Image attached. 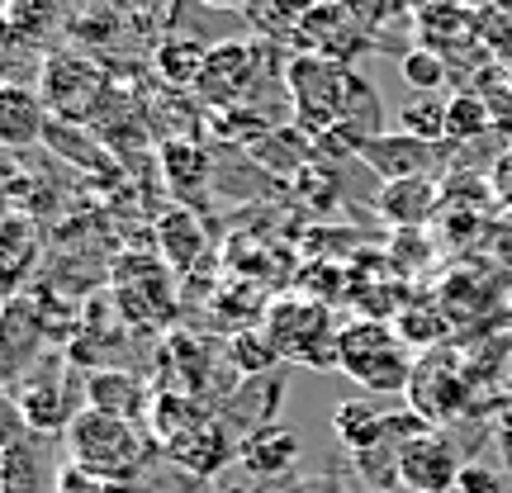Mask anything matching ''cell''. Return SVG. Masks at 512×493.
Wrapping results in <instances>:
<instances>
[{
    "mask_svg": "<svg viewBox=\"0 0 512 493\" xmlns=\"http://www.w3.org/2000/svg\"><path fill=\"white\" fill-rule=\"evenodd\" d=\"M394 328H399L403 342H418V347H437L441 337H446V318H441L437 304H427V313H422V309H408L399 323H394Z\"/></svg>",
    "mask_w": 512,
    "mask_h": 493,
    "instance_id": "29",
    "label": "cell"
},
{
    "mask_svg": "<svg viewBox=\"0 0 512 493\" xmlns=\"http://www.w3.org/2000/svg\"><path fill=\"white\" fill-rule=\"evenodd\" d=\"M86 408L95 413H110V418L124 422H143L147 408H152V394L138 375L128 370H91L86 375Z\"/></svg>",
    "mask_w": 512,
    "mask_h": 493,
    "instance_id": "14",
    "label": "cell"
},
{
    "mask_svg": "<svg viewBox=\"0 0 512 493\" xmlns=\"http://www.w3.org/2000/svg\"><path fill=\"white\" fill-rule=\"evenodd\" d=\"M204 10H252V0H195Z\"/></svg>",
    "mask_w": 512,
    "mask_h": 493,
    "instance_id": "35",
    "label": "cell"
},
{
    "mask_svg": "<svg viewBox=\"0 0 512 493\" xmlns=\"http://www.w3.org/2000/svg\"><path fill=\"white\" fill-rule=\"evenodd\" d=\"M403 399L413 403V418H422V422L456 418L460 408H465V375H460L456 351L437 347L427 361H418Z\"/></svg>",
    "mask_w": 512,
    "mask_h": 493,
    "instance_id": "9",
    "label": "cell"
},
{
    "mask_svg": "<svg viewBox=\"0 0 512 493\" xmlns=\"http://www.w3.org/2000/svg\"><path fill=\"white\" fill-rule=\"evenodd\" d=\"M456 493H503V475H498L494 465L470 460V465L460 470V479H456Z\"/></svg>",
    "mask_w": 512,
    "mask_h": 493,
    "instance_id": "31",
    "label": "cell"
},
{
    "mask_svg": "<svg viewBox=\"0 0 512 493\" xmlns=\"http://www.w3.org/2000/svg\"><path fill=\"white\" fill-rule=\"evenodd\" d=\"M53 493H114V489L100 484V479H91V475H81L76 465H62L53 475Z\"/></svg>",
    "mask_w": 512,
    "mask_h": 493,
    "instance_id": "32",
    "label": "cell"
},
{
    "mask_svg": "<svg viewBox=\"0 0 512 493\" xmlns=\"http://www.w3.org/2000/svg\"><path fill=\"white\" fill-rule=\"evenodd\" d=\"M441 204V185L432 176H418V181H394L380 190V214L389 223H403V228H418L422 219H432V209Z\"/></svg>",
    "mask_w": 512,
    "mask_h": 493,
    "instance_id": "20",
    "label": "cell"
},
{
    "mask_svg": "<svg viewBox=\"0 0 512 493\" xmlns=\"http://www.w3.org/2000/svg\"><path fill=\"white\" fill-rule=\"evenodd\" d=\"M38 95H43L48 114L62 119V124H91L100 114V105H105V95H110V81H105V72L95 67L91 57L62 48V53L43 57Z\"/></svg>",
    "mask_w": 512,
    "mask_h": 493,
    "instance_id": "5",
    "label": "cell"
},
{
    "mask_svg": "<svg viewBox=\"0 0 512 493\" xmlns=\"http://www.w3.org/2000/svg\"><path fill=\"white\" fill-rule=\"evenodd\" d=\"M119 10H133V15H152L157 5H166V0H114Z\"/></svg>",
    "mask_w": 512,
    "mask_h": 493,
    "instance_id": "34",
    "label": "cell"
},
{
    "mask_svg": "<svg viewBox=\"0 0 512 493\" xmlns=\"http://www.w3.org/2000/svg\"><path fill=\"white\" fill-rule=\"evenodd\" d=\"M200 422H209L195 394H185V389H157L152 394V408H147V437L157 441V446H176L181 437H190Z\"/></svg>",
    "mask_w": 512,
    "mask_h": 493,
    "instance_id": "16",
    "label": "cell"
},
{
    "mask_svg": "<svg viewBox=\"0 0 512 493\" xmlns=\"http://www.w3.org/2000/svg\"><path fill=\"white\" fill-rule=\"evenodd\" d=\"M266 62H271V48L256 43V38H223V43H209V57H204L200 72V95L209 110H238L252 100V91L266 76Z\"/></svg>",
    "mask_w": 512,
    "mask_h": 493,
    "instance_id": "6",
    "label": "cell"
},
{
    "mask_svg": "<svg viewBox=\"0 0 512 493\" xmlns=\"http://www.w3.org/2000/svg\"><path fill=\"white\" fill-rule=\"evenodd\" d=\"M48 124H53V114L43 105L38 86L0 81V147H10V152L38 147L48 138Z\"/></svg>",
    "mask_w": 512,
    "mask_h": 493,
    "instance_id": "11",
    "label": "cell"
},
{
    "mask_svg": "<svg viewBox=\"0 0 512 493\" xmlns=\"http://www.w3.org/2000/svg\"><path fill=\"white\" fill-rule=\"evenodd\" d=\"M62 446H67V465H76L81 475L100 479V484H128L138 479V470L147 465V437L138 422L110 418V413H95V408H81L72 418V427L62 432Z\"/></svg>",
    "mask_w": 512,
    "mask_h": 493,
    "instance_id": "1",
    "label": "cell"
},
{
    "mask_svg": "<svg viewBox=\"0 0 512 493\" xmlns=\"http://www.w3.org/2000/svg\"><path fill=\"white\" fill-rule=\"evenodd\" d=\"M366 166H375L384 176V185L394 181H418V176H432L441 162V152L432 143H418L408 133H380V138H366L361 152H356Z\"/></svg>",
    "mask_w": 512,
    "mask_h": 493,
    "instance_id": "12",
    "label": "cell"
},
{
    "mask_svg": "<svg viewBox=\"0 0 512 493\" xmlns=\"http://www.w3.org/2000/svg\"><path fill=\"white\" fill-rule=\"evenodd\" d=\"M489 128H494V110H489L479 95H451V100H446V138L470 143V138L489 133Z\"/></svg>",
    "mask_w": 512,
    "mask_h": 493,
    "instance_id": "26",
    "label": "cell"
},
{
    "mask_svg": "<svg viewBox=\"0 0 512 493\" xmlns=\"http://www.w3.org/2000/svg\"><path fill=\"white\" fill-rule=\"evenodd\" d=\"M162 176L176 195H190V190H204L209 181V152L190 143H166L162 147Z\"/></svg>",
    "mask_w": 512,
    "mask_h": 493,
    "instance_id": "25",
    "label": "cell"
},
{
    "mask_svg": "<svg viewBox=\"0 0 512 493\" xmlns=\"http://www.w3.org/2000/svg\"><path fill=\"white\" fill-rule=\"evenodd\" d=\"M399 133L418 138V143L441 147L446 143V100H413V105H403Z\"/></svg>",
    "mask_w": 512,
    "mask_h": 493,
    "instance_id": "27",
    "label": "cell"
},
{
    "mask_svg": "<svg viewBox=\"0 0 512 493\" xmlns=\"http://www.w3.org/2000/svg\"><path fill=\"white\" fill-rule=\"evenodd\" d=\"M399 72H403V81H408L413 91L432 95V91H441V86H446V57L427 53V48H413V53H403Z\"/></svg>",
    "mask_w": 512,
    "mask_h": 493,
    "instance_id": "28",
    "label": "cell"
},
{
    "mask_svg": "<svg viewBox=\"0 0 512 493\" xmlns=\"http://www.w3.org/2000/svg\"><path fill=\"white\" fill-rule=\"evenodd\" d=\"M460 451L441 432L422 427L418 437H408L399 446V484L408 493H456L460 479Z\"/></svg>",
    "mask_w": 512,
    "mask_h": 493,
    "instance_id": "10",
    "label": "cell"
},
{
    "mask_svg": "<svg viewBox=\"0 0 512 493\" xmlns=\"http://www.w3.org/2000/svg\"><path fill=\"white\" fill-rule=\"evenodd\" d=\"M242 465L252 470V475H285L294 460H299V437H294L290 427H261V432H252V437L238 446Z\"/></svg>",
    "mask_w": 512,
    "mask_h": 493,
    "instance_id": "21",
    "label": "cell"
},
{
    "mask_svg": "<svg viewBox=\"0 0 512 493\" xmlns=\"http://www.w3.org/2000/svg\"><path fill=\"white\" fill-rule=\"evenodd\" d=\"M294 34L304 43V53L342 62V67H351L370 48V29L361 24V15L351 10L347 0H313Z\"/></svg>",
    "mask_w": 512,
    "mask_h": 493,
    "instance_id": "8",
    "label": "cell"
},
{
    "mask_svg": "<svg viewBox=\"0 0 512 493\" xmlns=\"http://www.w3.org/2000/svg\"><path fill=\"white\" fill-rule=\"evenodd\" d=\"M261 332L280 361H313V366H337V323H332L328 304L318 299H299L285 294L266 304L261 313Z\"/></svg>",
    "mask_w": 512,
    "mask_h": 493,
    "instance_id": "4",
    "label": "cell"
},
{
    "mask_svg": "<svg viewBox=\"0 0 512 493\" xmlns=\"http://www.w3.org/2000/svg\"><path fill=\"white\" fill-rule=\"evenodd\" d=\"M166 456L176 460L181 470H190V475H219L238 451H233V437L223 432V422L209 418V422H200L190 437H181L176 446H166Z\"/></svg>",
    "mask_w": 512,
    "mask_h": 493,
    "instance_id": "18",
    "label": "cell"
},
{
    "mask_svg": "<svg viewBox=\"0 0 512 493\" xmlns=\"http://www.w3.org/2000/svg\"><path fill=\"white\" fill-rule=\"evenodd\" d=\"M332 427H337V437L347 446L351 456H366V451H380L384 437H389V418L375 413L370 403L361 399H347L332 408Z\"/></svg>",
    "mask_w": 512,
    "mask_h": 493,
    "instance_id": "22",
    "label": "cell"
},
{
    "mask_svg": "<svg viewBox=\"0 0 512 493\" xmlns=\"http://www.w3.org/2000/svg\"><path fill=\"white\" fill-rule=\"evenodd\" d=\"M508 399H512V375H508Z\"/></svg>",
    "mask_w": 512,
    "mask_h": 493,
    "instance_id": "38",
    "label": "cell"
},
{
    "mask_svg": "<svg viewBox=\"0 0 512 493\" xmlns=\"http://www.w3.org/2000/svg\"><path fill=\"white\" fill-rule=\"evenodd\" d=\"M43 479H48V465L29 437H19L0 456V493H43Z\"/></svg>",
    "mask_w": 512,
    "mask_h": 493,
    "instance_id": "23",
    "label": "cell"
},
{
    "mask_svg": "<svg viewBox=\"0 0 512 493\" xmlns=\"http://www.w3.org/2000/svg\"><path fill=\"white\" fill-rule=\"evenodd\" d=\"M19 418H24V427L29 432H67L72 427V418L81 413V408H72V399H67V384L62 380H29L24 389H19Z\"/></svg>",
    "mask_w": 512,
    "mask_h": 493,
    "instance_id": "15",
    "label": "cell"
},
{
    "mask_svg": "<svg viewBox=\"0 0 512 493\" xmlns=\"http://www.w3.org/2000/svg\"><path fill=\"white\" fill-rule=\"evenodd\" d=\"M389 493H394V489H389Z\"/></svg>",
    "mask_w": 512,
    "mask_h": 493,
    "instance_id": "39",
    "label": "cell"
},
{
    "mask_svg": "<svg viewBox=\"0 0 512 493\" xmlns=\"http://www.w3.org/2000/svg\"><path fill=\"white\" fill-rule=\"evenodd\" d=\"M114 294L119 313L133 323H166L171 318V266L157 252H128L114 261Z\"/></svg>",
    "mask_w": 512,
    "mask_h": 493,
    "instance_id": "7",
    "label": "cell"
},
{
    "mask_svg": "<svg viewBox=\"0 0 512 493\" xmlns=\"http://www.w3.org/2000/svg\"><path fill=\"white\" fill-rule=\"evenodd\" d=\"M465 43H479V10H465L451 0H427L418 10V48L451 57Z\"/></svg>",
    "mask_w": 512,
    "mask_h": 493,
    "instance_id": "13",
    "label": "cell"
},
{
    "mask_svg": "<svg viewBox=\"0 0 512 493\" xmlns=\"http://www.w3.org/2000/svg\"><path fill=\"white\" fill-rule=\"evenodd\" d=\"M451 5H465V10H475V5H489V0H451Z\"/></svg>",
    "mask_w": 512,
    "mask_h": 493,
    "instance_id": "36",
    "label": "cell"
},
{
    "mask_svg": "<svg viewBox=\"0 0 512 493\" xmlns=\"http://www.w3.org/2000/svg\"><path fill=\"white\" fill-rule=\"evenodd\" d=\"M361 81L366 76L356 72V67H342V62H328V57H313V53H294L285 62L290 110L299 119V128H309L318 138H328V133H337V128L347 124Z\"/></svg>",
    "mask_w": 512,
    "mask_h": 493,
    "instance_id": "2",
    "label": "cell"
},
{
    "mask_svg": "<svg viewBox=\"0 0 512 493\" xmlns=\"http://www.w3.org/2000/svg\"><path fill=\"white\" fill-rule=\"evenodd\" d=\"M204 252H209V233H204V223L190 209H171L157 223V256H162L171 271H190Z\"/></svg>",
    "mask_w": 512,
    "mask_h": 493,
    "instance_id": "19",
    "label": "cell"
},
{
    "mask_svg": "<svg viewBox=\"0 0 512 493\" xmlns=\"http://www.w3.org/2000/svg\"><path fill=\"white\" fill-rule=\"evenodd\" d=\"M0 5H29V0H0Z\"/></svg>",
    "mask_w": 512,
    "mask_h": 493,
    "instance_id": "37",
    "label": "cell"
},
{
    "mask_svg": "<svg viewBox=\"0 0 512 493\" xmlns=\"http://www.w3.org/2000/svg\"><path fill=\"white\" fill-rule=\"evenodd\" d=\"M34 252H38V233L29 219H15L5 214L0 219V285H10L19 275L34 266Z\"/></svg>",
    "mask_w": 512,
    "mask_h": 493,
    "instance_id": "24",
    "label": "cell"
},
{
    "mask_svg": "<svg viewBox=\"0 0 512 493\" xmlns=\"http://www.w3.org/2000/svg\"><path fill=\"white\" fill-rule=\"evenodd\" d=\"M280 356L271 351V342H266V332H238L233 337V366L242 370V375H261V370H271Z\"/></svg>",
    "mask_w": 512,
    "mask_h": 493,
    "instance_id": "30",
    "label": "cell"
},
{
    "mask_svg": "<svg viewBox=\"0 0 512 493\" xmlns=\"http://www.w3.org/2000/svg\"><path fill=\"white\" fill-rule=\"evenodd\" d=\"M24 432H29V427H24V418H19V403L10 399V394H0V456H5Z\"/></svg>",
    "mask_w": 512,
    "mask_h": 493,
    "instance_id": "33",
    "label": "cell"
},
{
    "mask_svg": "<svg viewBox=\"0 0 512 493\" xmlns=\"http://www.w3.org/2000/svg\"><path fill=\"white\" fill-rule=\"evenodd\" d=\"M413 351L399 337L394 323L380 318H356L337 332V370L366 394H408L413 380Z\"/></svg>",
    "mask_w": 512,
    "mask_h": 493,
    "instance_id": "3",
    "label": "cell"
},
{
    "mask_svg": "<svg viewBox=\"0 0 512 493\" xmlns=\"http://www.w3.org/2000/svg\"><path fill=\"white\" fill-rule=\"evenodd\" d=\"M204 57H209V48L195 43L190 34H166L162 43H157V53H152V72H157V81H162L166 91L195 95L200 72H204Z\"/></svg>",
    "mask_w": 512,
    "mask_h": 493,
    "instance_id": "17",
    "label": "cell"
}]
</instances>
